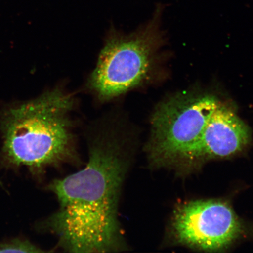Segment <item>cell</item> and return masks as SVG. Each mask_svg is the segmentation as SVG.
I'll return each instance as SVG.
<instances>
[{"instance_id": "5", "label": "cell", "mask_w": 253, "mask_h": 253, "mask_svg": "<svg viewBox=\"0 0 253 253\" xmlns=\"http://www.w3.org/2000/svg\"><path fill=\"white\" fill-rule=\"evenodd\" d=\"M170 227L180 244L210 252L227 248L243 231L232 208L219 200L194 201L178 206Z\"/></svg>"}, {"instance_id": "4", "label": "cell", "mask_w": 253, "mask_h": 253, "mask_svg": "<svg viewBox=\"0 0 253 253\" xmlns=\"http://www.w3.org/2000/svg\"><path fill=\"white\" fill-rule=\"evenodd\" d=\"M219 103L212 95L186 92L158 104L145 147L150 165L163 167L186 161Z\"/></svg>"}, {"instance_id": "1", "label": "cell", "mask_w": 253, "mask_h": 253, "mask_svg": "<svg viewBox=\"0 0 253 253\" xmlns=\"http://www.w3.org/2000/svg\"><path fill=\"white\" fill-rule=\"evenodd\" d=\"M93 126L86 166L48 186L59 207L44 221L43 229L58 237V246L65 252H122L127 247L119 207L136 137L126 119L118 113H111Z\"/></svg>"}, {"instance_id": "2", "label": "cell", "mask_w": 253, "mask_h": 253, "mask_svg": "<svg viewBox=\"0 0 253 253\" xmlns=\"http://www.w3.org/2000/svg\"><path fill=\"white\" fill-rule=\"evenodd\" d=\"M74 108L72 95L56 87L3 110L0 128L6 163L38 171L77 161L71 116Z\"/></svg>"}, {"instance_id": "6", "label": "cell", "mask_w": 253, "mask_h": 253, "mask_svg": "<svg viewBox=\"0 0 253 253\" xmlns=\"http://www.w3.org/2000/svg\"><path fill=\"white\" fill-rule=\"evenodd\" d=\"M251 131L232 107L218 104L186 161L232 156L248 146Z\"/></svg>"}, {"instance_id": "7", "label": "cell", "mask_w": 253, "mask_h": 253, "mask_svg": "<svg viewBox=\"0 0 253 253\" xmlns=\"http://www.w3.org/2000/svg\"><path fill=\"white\" fill-rule=\"evenodd\" d=\"M40 252H43L42 250L27 239H14L0 243V253Z\"/></svg>"}, {"instance_id": "3", "label": "cell", "mask_w": 253, "mask_h": 253, "mask_svg": "<svg viewBox=\"0 0 253 253\" xmlns=\"http://www.w3.org/2000/svg\"><path fill=\"white\" fill-rule=\"evenodd\" d=\"M158 12L131 33L112 31L109 34L87 84L100 102L115 99L150 80L162 43L160 8Z\"/></svg>"}]
</instances>
